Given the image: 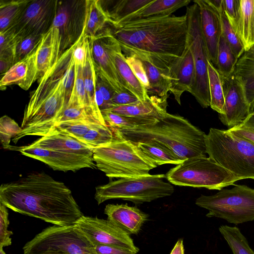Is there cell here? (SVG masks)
Wrapping results in <instances>:
<instances>
[{
	"mask_svg": "<svg viewBox=\"0 0 254 254\" xmlns=\"http://www.w3.org/2000/svg\"><path fill=\"white\" fill-rule=\"evenodd\" d=\"M0 203L14 212L59 226L75 224L83 215L67 187L44 172L1 184Z\"/></svg>",
	"mask_w": 254,
	"mask_h": 254,
	"instance_id": "obj_1",
	"label": "cell"
},
{
	"mask_svg": "<svg viewBox=\"0 0 254 254\" xmlns=\"http://www.w3.org/2000/svg\"><path fill=\"white\" fill-rule=\"evenodd\" d=\"M126 57L147 60L169 76L187 45V15L142 19L117 27L109 25Z\"/></svg>",
	"mask_w": 254,
	"mask_h": 254,
	"instance_id": "obj_2",
	"label": "cell"
},
{
	"mask_svg": "<svg viewBox=\"0 0 254 254\" xmlns=\"http://www.w3.org/2000/svg\"><path fill=\"white\" fill-rule=\"evenodd\" d=\"M123 138L135 143L162 145L184 161L206 156V134L185 118L167 113L154 123L127 129H113Z\"/></svg>",
	"mask_w": 254,
	"mask_h": 254,
	"instance_id": "obj_3",
	"label": "cell"
},
{
	"mask_svg": "<svg viewBox=\"0 0 254 254\" xmlns=\"http://www.w3.org/2000/svg\"><path fill=\"white\" fill-rule=\"evenodd\" d=\"M113 132L111 143L93 150L96 167L107 177L112 179L146 176L158 166L136 143Z\"/></svg>",
	"mask_w": 254,
	"mask_h": 254,
	"instance_id": "obj_4",
	"label": "cell"
},
{
	"mask_svg": "<svg viewBox=\"0 0 254 254\" xmlns=\"http://www.w3.org/2000/svg\"><path fill=\"white\" fill-rule=\"evenodd\" d=\"M208 157L239 181L254 180V144L224 130L210 128L205 136Z\"/></svg>",
	"mask_w": 254,
	"mask_h": 254,
	"instance_id": "obj_5",
	"label": "cell"
},
{
	"mask_svg": "<svg viewBox=\"0 0 254 254\" xmlns=\"http://www.w3.org/2000/svg\"><path fill=\"white\" fill-rule=\"evenodd\" d=\"M165 174L123 178L110 181L95 188V199L98 204L112 199H121L139 205L159 198L171 195L173 185L164 181Z\"/></svg>",
	"mask_w": 254,
	"mask_h": 254,
	"instance_id": "obj_6",
	"label": "cell"
},
{
	"mask_svg": "<svg viewBox=\"0 0 254 254\" xmlns=\"http://www.w3.org/2000/svg\"><path fill=\"white\" fill-rule=\"evenodd\" d=\"M171 184L209 190H221L237 181L232 174L210 158H190L171 168L166 174Z\"/></svg>",
	"mask_w": 254,
	"mask_h": 254,
	"instance_id": "obj_7",
	"label": "cell"
},
{
	"mask_svg": "<svg viewBox=\"0 0 254 254\" xmlns=\"http://www.w3.org/2000/svg\"><path fill=\"white\" fill-rule=\"evenodd\" d=\"M195 204L208 211L207 217H216L236 225L254 220V189L246 185L222 189L212 195H201Z\"/></svg>",
	"mask_w": 254,
	"mask_h": 254,
	"instance_id": "obj_8",
	"label": "cell"
},
{
	"mask_svg": "<svg viewBox=\"0 0 254 254\" xmlns=\"http://www.w3.org/2000/svg\"><path fill=\"white\" fill-rule=\"evenodd\" d=\"M23 250L24 254H97L94 246L76 224L48 227L28 242Z\"/></svg>",
	"mask_w": 254,
	"mask_h": 254,
	"instance_id": "obj_9",
	"label": "cell"
},
{
	"mask_svg": "<svg viewBox=\"0 0 254 254\" xmlns=\"http://www.w3.org/2000/svg\"><path fill=\"white\" fill-rule=\"evenodd\" d=\"M187 42L192 55L194 65L193 84L190 93L203 108L210 106L208 74L209 61L200 27V11L195 3L187 7Z\"/></svg>",
	"mask_w": 254,
	"mask_h": 254,
	"instance_id": "obj_10",
	"label": "cell"
},
{
	"mask_svg": "<svg viewBox=\"0 0 254 254\" xmlns=\"http://www.w3.org/2000/svg\"><path fill=\"white\" fill-rule=\"evenodd\" d=\"M87 0H58L52 27L58 30L61 56L80 38L85 26Z\"/></svg>",
	"mask_w": 254,
	"mask_h": 254,
	"instance_id": "obj_11",
	"label": "cell"
},
{
	"mask_svg": "<svg viewBox=\"0 0 254 254\" xmlns=\"http://www.w3.org/2000/svg\"><path fill=\"white\" fill-rule=\"evenodd\" d=\"M75 224L94 246L120 247L128 249L137 254L139 251L129 234L108 220L83 215Z\"/></svg>",
	"mask_w": 254,
	"mask_h": 254,
	"instance_id": "obj_12",
	"label": "cell"
},
{
	"mask_svg": "<svg viewBox=\"0 0 254 254\" xmlns=\"http://www.w3.org/2000/svg\"><path fill=\"white\" fill-rule=\"evenodd\" d=\"M14 149L24 156L44 163L56 171L75 172L83 168H96L93 157L52 150L33 143L14 147Z\"/></svg>",
	"mask_w": 254,
	"mask_h": 254,
	"instance_id": "obj_13",
	"label": "cell"
},
{
	"mask_svg": "<svg viewBox=\"0 0 254 254\" xmlns=\"http://www.w3.org/2000/svg\"><path fill=\"white\" fill-rule=\"evenodd\" d=\"M57 0H31L23 15L13 27L21 37L44 35L53 26Z\"/></svg>",
	"mask_w": 254,
	"mask_h": 254,
	"instance_id": "obj_14",
	"label": "cell"
},
{
	"mask_svg": "<svg viewBox=\"0 0 254 254\" xmlns=\"http://www.w3.org/2000/svg\"><path fill=\"white\" fill-rule=\"evenodd\" d=\"M221 78L225 113L224 115L219 114V118L223 125L231 128L241 124L246 120L251 113V106L241 82L233 74Z\"/></svg>",
	"mask_w": 254,
	"mask_h": 254,
	"instance_id": "obj_15",
	"label": "cell"
},
{
	"mask_svg": "<svg viewBox=\"0 0 254 254\" xmlns=\"http://www.w3.org/2000/svg\"><path fill=\"white\" fill-rule=\"evenodd\" d=\"M110 33V29L108 25L95 37L89 38L96 71L116 92L128 91L118 74L109 52L108 40Z\"/></svg>",
	"mask_w": 254,
	"mask_h": 254,
	"instance_id": "obj_16",
	"label": "cell"
},
{
	"mask_svg": "<svg viewBox=\"0 0 254 254\" xmlns=\"http://www.w3.org/2000/svg\"><path fill=\"white\" fill-rule=\"evenodd\" d=\"M200 11V27L209 61L216 68L220 38L222 35L220 12L210 0H195Z\"/></svg>",
	"mask_w": 254,
	"mask_h": 254,
	"instance_id": "obj_17",
	"label": "cell"
},
{
	"mask_svg": "<svg viewBox=\"0 0 254 254\" xmlns=\"http://www.w3.org/2000/svg\"><path fill=\"white\" fill-rule=\"evenodd\" d=\"M75 43L66 50L47 72L38 80V86L31 95L25 109H30L48 98L57 89L72 58Z\"/></svg>",
	"mask_w": 254,
	"mask_h": 254,
	"instance_id": "obj_18",
	"label": "cell"
},
{
	"mask_svg": "<svg viewBox=\"0 0 254 254\" xmlns=\"http://www.w3.org/2000/svg\"><path fill=\"white\" fill-rule=\"evenodd\" d=\"M104 213L107 220L129 235L138 234L149 219L148 214L137 206H130L127 204H107Z\"/></svg>",
	"mask_w": 254,
	"mask_h": 254,
	"instance_id": "obj_19",
	"label": "cell"
},
{
	"mask_svg": "<svg viewBox=\"0 0 254 254\" xmlns=\"http://www.w3.org/2000/svg\"><path fill=\"white\" fill-rule=\"evenodd\" d=\"M108 49L116 69L127 89L136 96L140 101L149 97L145 88L135 76L126 62V56L116 38L111 33L109 36Z\"/></svg>",
	"mask_w": 254,
	"mask_h": 254,
	"instance_id": "obj_20",
	"label": "cell"
},
{
	"mask_svg": "<svg viewBox=\"0 0 254 254\" xmlns=\"http://www.w3.org/2000/svg\"><path fill=\"white\" fill-rule=\"evenodd\" d=\"M194 78V62L191 50L187 44L186 48L176 64L173 66L170 74L171 86L170 92L181 105V97L186 91L190 92Z\"/></svg>",
	"mask_w": 254,
	"mask_h": 254,
	"instance_id": "obj_21",
	"label": "cell"
},
{
	"mask_svg": "<svg viewBox=\"0 0 254 254\" xmlns=\"http://www.w3.org/2000/svg\"><path fill=\"white\" fill-rule=\"evenodd\" d=\"M167 99L151 95L144 101L126 106H113L107 111L127 117L158 121L167 113Z\"/></svg>",
	"mask_w": 254,
	"mask_h": 254,
	"instance_id": "obj_22",
	"label": "cell"
},
{
	"mask_svg": "<svg viewBox=\"0 0 254 254\" xmlns=\"http://www.w3.org/2000/svg\"><path fill=\"white\" fill-rule=\"evenodd\" d=\"M36 49L27 57L13 65L1 77L0 87L1 90L7 86L16 84L27 90L37 80Z\"/></svg>",
	"mask_w": 254,
	"mask_h": 254,
	"instance_id": "obj_23",
	"label": "cell"
},
{
	"mask_svg": "<svg viewBox=\"0 0 254 254\" xmlns=\"http://www.w3.org/2000/svg\"><path fill=\"white\" fill-rule=\"evenodd\" d=\"M61 57L59 31L57 28L52 27L43 36L36 49L38 80L58 62Z\"/></svg>",
	"mask_w": 254,
	"mask_h": 254,
	"instance_id": "obj_24",
	"label": "cell"
},
{
	"mask_svg": "<svg viewBox=\"0 0 254 254\" xmlns=\"http://www.w3.org/2000/svg\"><path fill=\"white\" fill-rule=\"evenodd\" d=\"M190 2V0H153L147 5L125 17L116 24L109 25L117 27L134 21L171 16L178 9L188 5Z\"/></svg>",
	"mask_w": 254,
	"mask_h": 254,
	"instance_id": "obj_25",
	"label": "cell"
},
{
	"mask_svg": "<svg viewBox=\"0 0 254 254\" xmlns=\"http://www.w3.org/2000/svg\"><path fill=\"white\" fill-rule=\"evenodd\" d=\"M52 150L93 157V150L77 139L56 132H50L32 143Z\"/></svg>",
	"mask_w": 254,
	"mask_h": 254,
	"instance_id": "obj_26",
	"label": "cell"
},
{
	"mask_svg": "<svg viewBox=\"0 0 254 254\" xmlns=\"http://www.w3.org/2000/svg\"><path fill=\"white\" fill-rule=\"evenodd\" d=\"M233 74L243 86L252 112L254 106V45L238 59Z\"/></svg>",
	"mask_w": 254,
	"mask_h": 254,
	"instance_id": "obj_27",
	"label": "cell"
},
{
	"mask_svg": "<svg viewBox=\"0 0 254 254\" xmlns=\"http://www.w3.org/2000/svg\"><path fill=\"white\" fill-rule=\"evenodd\" d=\"M245 51L254 45V0H240V14L233 28Z\"/></svg>",
	"mask_w": 254,
	"mask_h": 254,
	"instance_id": "obj_28",
	"label": "cell"
},
{
	"mask_svg": "<svg viewBox=\"0 0 254 254\" xmlns=\"http://www.w3.org/2000/svg\"><path fill=\"white\" fill-rule=\"evenodd\" d=\"M152 0H100V2L102 9L108 19L109 25H112L147 5Z\"/></svg>",
	"mask_w": 254,
	"mask_h": 254,
	"instance_id": "obj_29",
	"label": "cell"
},
{
	"mask_svg": "<svg viewBox=\"0 0 254 254\" xmlns=\"http://www.w3.org/2000/svg\"><path fill=\"white\" fill-rule=\"evenodd\" d=\"M143 64L150 89L148 94L161 98H168L171 81L169 75L147 60L139 59Z\"/></svg>",
	"mask_w": 254,
	"mask_h": 254,
	"instance_id": "obj_30",
	"label": "cell"
},
{
	"mask_svg": "<svg viewBox=\"0 0 254 254\" xmlns=\"http://www.w3.org/2000/svg\"><path fill=\"white\" fill-rule=\"evenodd\" d=\"M87 2L84 34L90 38L102 31L109 25V21L100 0H87Z\"/></svg>",
	"mask_w": 254,
	"mask_h": 254,
	"instance_id": "obj_31",
	"label": "cell"
},
{
	"mask_svg": "<svg viewBox=\"0 0 254 254\" xmlns=\"http://www.w3.org/2000/svg\"><path fill=\"white\" fill-rule=\"evenodd\" d=\"M31 0H0V32L14 26Z\"/></svg>",
	"mask_w": 254,
	"mask_h": 254,
	"instance_id": "obj_32",
	"label": "cell"
},
{
	"mask_svg": "<svg viewBox=\"0 0 254 254\" xmlns=\"http://www.w3.org/2000/svg\"><path fill=\"white\" fill-rule=\"evenodd\" d=\"M208 74L210 94V107L220 115H224L225 98L222 78L217 68L208 62Z\"/></svg>",
	"mask_w": 254,
	"mask_h": 254,
	"instance_id": "obj_33",
	"label": "cell"
},
{
	"mask_svg": "<svg viewBox=\"0 0 254 254\" xmlns=\"http://www.w3.org/2000/svg\"><path fill=\"white\" fill-rule=\"evenodd\" d=\"M99 124L104 125L95 117L64 121L55 125L51 132L60 133L77 139L83 136L90 128Z\"/></svg>",
	"mask_w": 254,
	"mask_h": 254,
	"instance_id": "obj_34",
	"label": "cell"
},
{
	"mask_svg": "<svg viewBox=\"0 0 254 254\" xmlns=\"http://www.w3.org/2000/svg\"><path fill=\"white\" fill-rule=\"evenodd\" d=\"M219 231L228 243L233 254H254L246 238L238 227L221 225Z\"/></svg>",
	"mask_w": 254,
	"mask_h": 254,
	"instance_id": "obj_35",
	"label": "cell"
},
{
	"mask_svg": "<svg viewBox=\"0 0 254 254\" xmlns=\"http://www.w3.org/2000/svg\"><path fill=\"white\" fill-rule=\"evenodd\" d=\"M114 136L110 127L99 124L90 128L83 136L76 139L93 150L109 144L113 140Z\"/></svg>",
	"mask_w": 254,
	"mask_h": 254,
	"instance_id": "obj_36",
	"label": "cell"
},
{
	"mask_svg": "<svg viewBox=\"0 0 254 254\" xmlns=\"http://www.w3.org/2000/svg\"><path fill=\"white\" fill-rule=\"evenodd\" d=\"M136 144L139 148L153 159L158 166L166 164L177 165L183 162L172 152L162 145L150 143Z\"/></svg>",
	"mask_w": 254,
	"mask_h": 254,
	"instance_id": "obj_37",
	"label": "cell"
},
{
	"mask_svg": "<svg viewBox=\"0 0 254 254\" xmlns=\"http://www.w3.org/2000/svg\"><path fill=\"white\" fill-rule=\"evenodd\" d=\"M101 113L106 125L111 129L134 128L151 124L157 121L125 116L108 111Z\"/></svg>",
	"mask_w": 254,
	"mask_h": 254,
	"instance_id": "obj_38",
	"label": "cell"
},
{
	"mask_svg": "<svg viewBox=\"0 0 254 254\" xmlns=\"http://www.w3.org/2000/svg\"><path fill=\"white\" fill-rule=\"evenodd\" d=\"M238 59L222 35L219 40L216 68L222 77L233 74Z\"/></svg>",
	"mask_w": 254,
	"mask_h": 254,
	"instance_id": "obj_39",
	"label": "cell"
},
{
	"mask_svg": "<svg viewBox=\"0 0 254 254\" xmlns=\"http://www.w3.org/2000/svg\"><path fill=\"white\" fill-rule=\"evenodd\" d=\"M84 82L88 104L101 113L95 100L96 69L92 56L90 45L86 63L84 67Z\"/></svg>",
	"mask_w": 254,
	"mask_h": 254,
	"instance_id": "obj_40",
	"label": "cell"
},
{
	"mask_svg": "<svg viewBox=\"0 0 254 254\" xmlns=\"http://www.w3.org/2000/svg\"><path fill=\"white\" fill-rule=\"evenodd\" d=\"M91 117L97 118L103 125H107L102 113L97 112L89 105L84 107L66 106L57 118L55 125L64 121L86 119Z\"/></svg>",
	"mask_w": 254,
	"mask_h": 254,
	"instance_id": "obj_41",
	"label": "cell"
},
{
	"mask_svg": "<svg viewBox=\"0 0 254 254\" xmlns=\"http://www.w3.org/2000/svg\"><path fill=\"white\" fill-rule=\"evenodd\" d=\"M84 67L75 65L74 85L66 106L84 107L89 105L85 89Z\"/></svg>",
	"mask_w": 254,
	"mask_h": 254,
	"instance_id": "obj_42",
	"label": "cell"
},
{
	"mask_svg": "<svg viewBox=\"0 0 254 254\" xmlns=\"http://www.w3.org/2000/svg\"><path fill=\"white\" fill-rule=\"evenodd\" d=\"M220 16L222 25V35L232 50L235 57L238 60L245 52L244 46L234 29L228 21L223 9L220 12Z\"/></svg>",
	"mask_w": 254,
	"mask_h": 254,
	"instance_id": "obj_43",
	"label": "cell"
},
{
	"mask_svg": "<svg viewBox=\"0 0 254 254\" xmlns=\"http://www.w3.org/2000/svg\"><path fill=\"white\" fill-rule=\"evenodd\" d=\"M21 127L9 117L4 115L0 119V139L4 149L13 150L14 147L10 145L11 139L19 134Z\"/></svg>",
	"mask_w": 254,
	"mask_h": 254,
	"instance_id": "obj_44",
	"label": "cell"
},
{
	"mask_svg": "<svg viewBox=\"0 0 254 254\" xmlns=\"http://www.w3.org/2000/svg\"><path fill=\"white\" fill-rule=\"evenodd\" d=\"M43 36L30 35L21 38L15 48V64L32 54L37 49Z\"/></svg>",
	"mask_w": 254,
	"mask_h": 254,
	"instance_id": "obj_45",
	"label": "cell"
},
{
	"mask_svg": "<svg viewBox=\"0 0 254 254\" xmlns=\"http://www.w3.org/2000/svg\"><path fill=\"white\" fill-rule=\"evenodd\" d=\"M89 45V38L85 35L84 30L81 36L76 42L72 52V57L75 65L81 66L85 65Z\"/></svg>",
	"mask_w": 254,
	"mask_h": 254,
	"instance_id": "obj_46",
	"label": "cell"
},
{
	"mask_svg": "<svg viewBox=\"0 0 254 254\" xmlns=\"http://www.w3.org/2000/svg\"><path fill=\"white\" fill-rule=\"evenodd\" d=\"M7 208L0 203V248L10 246L12 243L10 236L13 233L8 230L9 222Z\"/></svg>",
	"mask_w": 254,
	"mask_h": 254,
	"instance_id": "obj_47",
	"label": "cell"
},
{
	"mask_svg": "<svg viewBox=\"0 0 254 254\" xmlns=\"http://www.w3.org/2000/svg\"><path fill=\"white\" fill-rule=\"evenodd\" d=\"M126 59L133 73L145 88L148 93L150 85L142 61L137 57L133 56L126 57Z\"/></svg>",
	"mask_w": 254,
	"mask_h": 254,
	"instance_id": "obj_48",
	"label": "cell"
},
{
	"mask_svg": "<svg viewBox=\"0 0 254 254\" xmlns=\"http://www.w3.org/2000/svg\"><path fill=\"white\" fill-rule=\"evenodd\" d=\"M224 13L231 26L234 28L240 14V0H223Z\"/></svg>",
	"mask_w": 254,
	"mask_h": 254,
	"instance_id": "obj_49",
	"label": "cell"
},
{
	"mask_svg": "<svg viewBox=\"0 0 254 254\" xmlns=\"http://www.w3.org/2000/svg\"><path fill=\"white\" fill-rule=\"evenodd\" d=\"M21 38L13 27L0 32V52L15 49L16 44Z\"/></svg>",
	"mask_w": 254,
	"mask_h": 254,
	"instance_id": "obj_50",
	"label": "cell"
},
{
	"mask_svg": "<svg viewBox=\"0 0 254 254\" xmlns=\"http://www.w3.org/2000/svg\"><path fill=\"white\" fill-rule=\"evenodd\" d=\"M96 87L102 93L105 102L107 105L108 110L111 108L113 106L112 99L116 91L111 85L97 71Z\"/></svg>",
	"mask_w": 254,
	"mask_h": 254,
	"instance_id": "obj_51",
	"label": "cell"
},
{
	"mask_svg": "<svg viewBox=\"0 0 254 254\" xmlns=\"http://www.w3.org/2000/svg\"><path fill=\"white\" fill-rule=\"evenodd\" d=\"M75 75V64L72 57L63 77V84L67 100H69L74 85Z\"/></svg>",
	"mask_w": 254,
	"mask_h": 254,
	"instance_id": "obj_52",
	"label": "cell"
},
{
	"mask_svg": "<svg viewBox=\"0 0 254 254\" xmlns=\"http://www.w3.org/2000/svg\"><path fill=\"white\" fill-rule=\"evenodd\" d=\"M139 101L140 100L136 96L128 91L116 92L112 99L113 106L129 105Z\"/></svg>",
	"mask_w": 254,
	"mask_h": 254,
	"instance_id": "obj_53",
	"label": "cell"
},
{
	"mask_svg": "<svg viewBox=\"0 0 254 254\" xmlns=\"http://www.w3.org/2000/svg\"><path fill=\"white\" fill-rule=\"evenodd\" d=\"M15 50H8L0 52V73L2 77L15 64Z\"/></svg>",
	"mask_w": 254,
	"mask_h": 254,
	"instance_id": "obj_54",
	"label": "cell"
},
{
	"mask_svg": "<svg viewBox=\"0 0 254 254\" xmlns=\"http://www.w3.org/2000/svg\"><path fill=\"white\" fill-rule=\"evenodd\" d=\"M97 254H137V253L127 248L104 245L94 246Z\"/></svg>",
	"mask_w": 254,
	"mask_h": 254,
	"instance_id": "obj_55",
	"label": "cell"
},
{
	"mask_svg": "<svg viewBox=\"0 0 254 254\" xmlns=\"http://www.w3.org/2000/svg\"><path fill=\"white\" fill-rule=\"evenodd\" d=\"M233 134L245 139L254 144V130L241 125L228 128Z\"/></svg>",
	"mask_w": 254,
	"mask_h": 254,
	"instance_id": "obj_56",
	"label": "cell"
},
{
	"mask_svg": "<svg viewBox=\"0 0 254 254\" xmlns=\"http://www.w3.org/2000/svg\"><path fill=\"white\" fill-rule=\"evenodd\" d=\"M170 254H185L183 240L182 239H179L178 240Z\"/></svg>",
	"mask_w": 254,
	"mask_h": 254,
	"instance_id": "obj_57",
	"label": "cell"
},
{
	"mask_svg": "<svg viewBox=\"0 0 254 254\" xmlns=\"http://www.w3.org/2000/svg\"><path fill=\"white\" fill-rule=\"evenodd\" d=\"M239 125L254 130V112H252L246 120Z\"/></svg>",
	"mask_w": 254,
	"mask_h": 254,
	"instance_id": "obj_58",
	"label": "cell"
},
{
	"mask_svg": "<svg viewBox=\"0 0 254 254\" xmlns=\"http://www.w3.org/2000/svg\"><path fill=\"white\" fill-rule=\"evenodd\" d=\"M65 254L54 252V253H46V254Z\"/></svg>",
	"mask_w": 254,
	"mask_h": 254,
	"instance_id": "obj_59",
	"label": "cell"
},
{
	"mask_svg": "<svg viewBox=\"0 0 254 254\" xmlns=\"http://www.w3.org/2000/svg\"><path fill=\"white\" fill-rule=\"evenodd\" d=\"M0 254H6L2 248H0Z\"/></svg>",
	"mask_w": 254,
	"mask_h": 254,
	"instance_id": "obj_60",
	"label": "cell"
},
{
	"mask_svg": "<svg viewBox=\"0 0 254 254\" xmlns=\"http://www.w3.org/2000/svg\"><path fill=\"white\" fill-rule=\"evenodd\" d=\"M254 112V107H253V108L252 109V112Z\"/></svg>",
	"mask_w": 254,
	"mask_h": 254,
	"instance_id": "obj_61",
	"label": "cell"
}]
</instances>
